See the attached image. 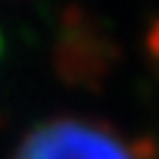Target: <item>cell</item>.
<instances>
[{"mask_svg":"<svg viewBox=\"0 0 159 159\" xmlns=\"http://www.w3.org/2000/svg\"><path fill=\"white\" fill-rule=\"evenodd\" d=\"M131 156L134 159H159V143L153 137H137L131 143Z\"/></svg>","mask_w":159,"mask_h":159,"instance_id":"cell-3","label":"cell"},{"mask_svg":"<svg viewBox=\"0 0 159 159\" xmlns=\"http://www.w3.org/2000/svg\"><path fill=\"white\" fill-rule=\"evenodd\" d=\"M147 53L153 62H159V19H153V25L147 31Z\"/></svg>","mask_w":159,"mask_h":159,"instance_id":"cell-4","label":"cell"},{"mask_svg":"<svg viewBox=\"0 0 159 159\" xmlns=\"http://www.w3.org/2000/svg\"><path fill=\"white\" fill-rule=\"evenodd\" d=\"M112 62L116 47L97 31V25H88V16L81 10H69L53 56L59 78L72 88H100Z\"/></svg>","mask_w":159,"mask_h":159,"instance_id":"cell-2","label":"cell"},{"mask_svg":"<svg viewBox=\"0 0 159 159\" xmlns=\"http://www.w3.org/2000/svg\"><path fill=\"white\" fill-rule=\"evenodd\" d=\"M13 159H134L119 137L81 119H56L34 128Z\"/></svg>","mask_w":159,"mask_h":159,"instance_id":"cell-1","label":"cell"},{"mask_svg":"<svg viewBox=\"0 0 159 159\" xmlns=\"http://www.w3.org/2000/svg\"><path fill=\"white\" fill-rule=\"evenodd\" d=\"M0 53H3V34H0Z\"/></svg>","mask_w":159,"mask_h":159,"instance_id":"cell-5","label":"cell"}]
</instances>
